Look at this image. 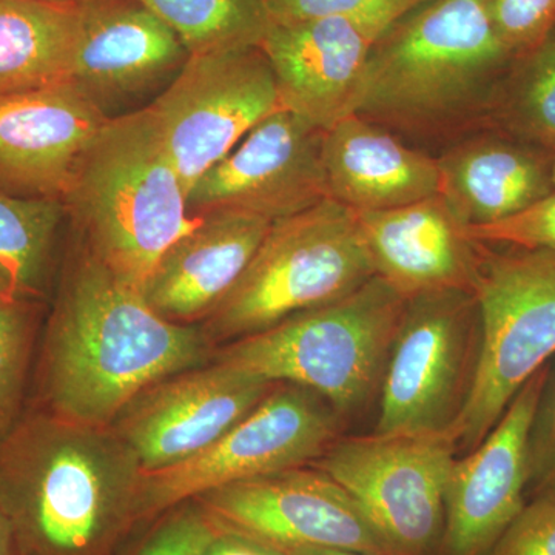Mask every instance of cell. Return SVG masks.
Wrapping results in <instances>:
<instances>
[{"instance_id": "33", "label": "cell", "mask_w": 555, "mask_h": 555, "mask_svg": "<svg viewBox=\"0 0 555 555\" xmlns=\"http://www.w3.org/2000/svg\"><path fill=\"white\" fill-rule=\"evenodd\" d=\"M528 494L555 492V371L547 374L528 440Z\"/></svg>"}, {"instance_id": "12", "label": "cell", "mask_w": 555, "mask_h": 555, "mask_svg": "<svg viewBox=\"0 0 555 555\" xmlns=\"http://www.w3.org/2000/svg\"><path fill=\"white\" fill-rule=\"evenodd\" d=\"M198 503L221 529L280 550L317 546L396 555L357 500L315 466L221 486L199 495Z\"/></svg>"}, {"instance_id": "5", "label": "cell", "mask_w": 555, "mask_h": 555, "mask_svg": "<svg viewBox=\"0 0 555 555\" xmlns=\"http://www.w3.org/2000/svg\"><path fill=\"white\" fill-rule=\"evenodd\" d=\"M406 302L374 276L346 297L233 339L211 361L305 387L347 418L379 396Z\"/></svg>"}, {"instance_id": "26", "label": "cell", "mask_w": 555, "mask_h": 555, "mask_svg": "<svg viewBox=\"0 0 555 555\" xmlns=\"http://www.w3.org/2000/svg\"><path fill=\"white\" fill-rule=\"evenodd\" d=\"M177 33L190 54L259 47L269 0H138Z\"/></svg>"}, {"instance_id": "18", "label": "cell", "mask_w": 555, "mask_h": 555, "mask_svg": "<svg viewBox=\"0 0 555 555\" xmlns=\"http://www.w3.org/2000/svg\"><path fill=\"white\" fill-rule=\"evenodd\" d=\"M189 50L138 0H80L69 82L105 116L152 93L181 72Z\"/></svg>"}, {"instance_id": "24", "label": "cell", "mask_w": 555, "mask_h": 555, "mask_svg": "<svg viewBox=\"0 0 555 555\" xmlns=\"http://www.w3.org/2000/svg\"><path fill=\"white\" fill-rule=\"evenodd\" d=\"M64 204L0 192V297L46 305L60 272Z\"/></svg>"}, {"instance_id": "8", "label": "cell", "mask_w": 555, "mask_h": 555, "mask_svg": "<svg viewBox=\"0 0 555 555\" xmlns=\"http://www.w3.org/2000/svg\"><path fill=\"white\" fill-rule=\"evenodd\" d=\"M481 323L470 291L409 298L390 349L375 434L455 430L476 379Z\"/></svg>"}, {"instance_id": "6", "label": "cell", "mask_w": 555, "mask_h": 555, "mask_svg": "<svg viewBox=\"0 0 555 555\" xmlns=\"http://www.w3.org/2000/svg\"><path fill=\"white\" fill-rule=\"evenodd\" d=\"M374 276L357 211L324 199L270 225L203 331L210 343L247 337L346 297Z\"/></svg>"}, {"instance_id": "29", "label": "cell", "mask_w": 555, "mask_h": 555, "mask_svg": "<svg viewBox=\"0 0 555 555\" xmlns=\"http://www.w3.org/2000/svg\"><path fill=\"white\" fill-rule=\"evenodd\" d=\"M422 0H269L272 24L356 17L393 24Z\"/></svg>"}, {"instance_id": "23", "label": "cell", "mask_w": 555, "mask_h": 555, "mask_svg": "<svg viewBox=\"0 0 555 555\" xmlns=\"http://www.w3.org/2000/svg\"><path fill=\"white\" fill-rule=\"evenodd\" d=\"M80 0H0V96L69 82Z\"/></svg>"}, {"instance_id": "37", "label": "cell", "mask_w": 555, "mask_h": 555, "mask_svg": "<svg viewBox=\"0 0 555 555\" xmlns=\"http://www.w3.org/2000/svg\"><path fill=\"white\" fill-rule=\"evenodd\" d=\"M553 185H554V190H555V158L553 160Z\"/></svg>"}, {"instance_id": "25", "label": "cell", "mask_w": 555, "mask_h": 555, "mask_svg": "<svg viewBox=\"0 0 555 555\" xmlns=\"http://www.w3.org/2000/svg\"><path fill=\"white\" fill-rule=\"evenodd\" d=\"M491 130L555 158V25L514 61L500 90Z\"/></svg>"}, {"instance_id": "34", "label": "cell", "mask_w": 555, "mask_h": 555, "mask_svg": "<svg viewBox=\"0 0 555 555\" xmlns=\"http://www.w3.org/2000/svg\"><path fill=\"white\" fill-rule=\"evenodd\" d=\"M207 555H288L280 547L259 542L238 532L225 531L217 537Z\"/></svg>"}, {"instance_id": "28", "label": "cell", "mask_w": 555, "mask_h": 555, "mask_svg": "<svg viewBox=\"0 0 555 555\" xmlns=\"http://www.w3.org/2000/svg\"><path fill=\"white\" fill-rule=\"evenodd\" d=\"M465 230L470 240L488 246L555 251V192L513 217Z\"/></svg>"}, {"instance_id": "15", "label": "cell", "mask_w": 555, "mask_h": 555, "mask_svg": "<svg viewBox=\"0 0 555 555\" xmlns=\"http://www.w3.org/2000/svg\"><path fill=\"white\" fill-rule=\"evenodd\" d=\"M550 364L535 372L485 440L459 455L444 492L440 555H488L528 495V440Z\"/></svg>"}, {"instance_id": "31", "label": "cell", "mask_w": 555, "mask_h": 555, "mask_svg": "<svg viewBox=\"0 0 555 555\" xmlns=\"http://www.w3.org/2000/svg\"><path fill=\"white\" fill-rule=\"evenodd\" d=\"M496 31L514 53L537 46L555 25V0H488Z\"/></svg>"}, {"instance_id": "20", "label": "cell", "mask_w": 555, "mask_h": 555, "mask_svg": "<svg viewBox=\"0 0 555 555\" xmlns=\"http://www.w3.org/2000/svg\"><path fill=\"white\" fill-rule=\"evenodd\" d=\"M268 219L221 210L201 217L156 262L142 298L171 323L207 320L266 238Z\"/></svg>"}, {"instance_id": "36", "label": "cell", "mask_w": 555, "mask_h": 555, "mask_svg": "<svg viewBox=\"0 0 555 555\" xmlns=\"http://www.w3.org/2000/svg\"><path fill=\"white\" fill-rule=\"evenodd\" d=\"M288 555H374L357 551L335 550V547L299 546L283 550Z\"/></svg>"}, {"instance_id": "30", "label": "cell", "mask_w": 555, "mask_h": 555, "mask_svg": "<svg viewBox=\"0 0 555 555\" xmlns=\"http://www.w3.org/2000/svg\"><path fill=\"white\" fill-rule=\"evenodd\" d=\"M221 531L199 503L185 505L153 532L137 555H207Z\"/></svg>"}, {"instance_id": "10", "label": "cell", "mask_w": 555, "mask_h": 555, "mask_svg": "<svg viewBox=\"0 0 555 555\" xmlns=\"http://www.w3.org/2000/svg\"><path fill=\"white\" fill-rule=\"evenodd\" d=\"M459 456L455 430L339 437L312 466L357 500L396 555L440 545L444 492Z\"/></svg>"}, {"instance_id": "7", "label": "cell", "mask_w": 555, "mask_h": 555, "mask_svg": "<svg viewBox=\"0 0 555 555\" xmlns=\"http://www.w3.org/2000/svg\"><path fill=\"white\" fill-rule=\"evenodd\" d=\"M473 292L480 358L455 427L459 455L485 440L518 390L555 356V251L481 244Z\"/></svg>"}, {"instance_id": "21", "label": "cell", "mask_w": 555, "mask_h": 555, "mask_svg": "<svg viewBox=\"0 0 555 555\" xmlns=\"http://www.w3.org/2000/svg\"><path fill=\"white\" fill-rule=\"evenodd\" d=\"M553 160L502 131H478L438 153V195L465 228L492 224L555 192Z\"/></svg>"}, {"instance_id": "9", "label": "cell", "mask_w": 555, "mask_h": 555, "mask_svg": "<svg viewBox=\"0 0 555 555\" xmlns=\"http://www.w3.org/2000/svg\"><path fill=\"white\" fill-rule=\"evenodd\" d=\"M345 420L312 390L276 385L198 454L142 473L138 518L164 513L221 486L312 465L341 437Z\"/></svg>"}, {"instance_id": "3", "label": "cell", "mask_w": 555, "mask_h": 555, "mask_svg": "<svg viewBox=\"0 0 555 555\" xmlns=\"http://www.w3.org/2000/svg\"><path fill=\"white\" fill-rule=\"evenodd\" d=\"M142 467L113 426L27 404L0 438V506L21 555H102L138 518Z\"/></svg>"}, {"instance_id": "4", "label": "cell", "mask_w": 555, "mask_h": 555, "mask_svg": "<svg viewBox=\"0 0 555 555\" xmlns=\"http://www.w3.org/2000/svg\"><path fill=\"white\" fill-rule=\"evenodd\" d=\"M64 206L91 255L139 292L164 251L199 221L145 108L105 122Z\"/></svg>"}, {"instance_id": "35", "label": "cell", "mask_w": 555, "mask_h": 555, "mask_svg": "<svg viewBox=\"0 0 555 555\" xmlns=\"http://www.w3.org/2000/svg\"><path fill=\"white\" fill-rule=\"evenodd\" d=\"M0 555H21L13 525L2 506H0Z\"/></svg>"}, {"instance_id": "1", "label": "cell", "mask_w": 555, "mask_h": 555, "mask_svg": "<svg viewBox=\"0 0 555 555\" xmlns=\"http://www.w3.org/2000/svg\"><path fill=\"white\" fill-rule=\"evenodd\" d=\"M40 331L28 404L90 426H113L147 387L201 366L203 328L150 309L82 244L69 251Z\"/></svg>"}, {"instance_id": "14", "label": "cell", "mask_w": 555, "mask_h": 555, "mask_svg": "<svg viewBox=\"0 0 555 555\" xmlns=\"http://www.w3.org/2000/svg\"><path fill=\"white\" fill-rule=\"evenodd\" d=\"M276 385L211 361L160 379L120 412L113 429L142 473L177 465L218 440Z\"/></svg>"}, {"instance_id": "16", "label": "cell", "mask_w": 555, "mask_h": 555, "mask_svg": "<svg viewBox=\"0 0 555 555\" xmlns=\"http://www.w3.org/2000/svg\"><path fill=\"white\" fill-rule=\"evenodd\" d=\"M108 119L73 82L0 96V192L64 204Z\"/></svg>"}, {"instance_id": "27", "label": "cell", "mask_w": 555, "mask_h": 555, "mask_svg": "<svg viewBox=\"0 0 555 555\" xmlns=\"http://www.w3.org/2000/svg\"><path fill=\"white\" fill-rule=\"evenodd\" d=\"M43 309L0 297V438L27 408Z\"/></svg>"}, {"instance_id": "32", "label": "cell", "mask_w": 555, "mask_h": 555, "mask_svg": "<svg viewBox=\"0 0 555 555\" xmlns=\"http://www.w3.org/2000/svg\"><path fill=\"white\" fill-rule=\"evenodd\" d=\"M488 555H555V492L532 496Z\"/></svg>"}, {"instance_id": "13", "label": "cell", "mask_w": 555, "mask_h": 555, "mask_svg": "<svg viewBox=\"0 0 555 555\" xmlns=\"http://www.w3.org/2000/svg\"><path fill=\"white\" fill-rule=\"evenodd\" d=\"M324 133L288 109L272 113L189 190L190 217L233 210L273 224L328 199Z\"/></svg>"}, {"instance_id": "19", "label": "cell", "mask_w": 555, "mask_h": 555, "mask_svg": "<svg viewBox=\"0 0 555 555\" xmlns=\"http://www.w3.org/2000/svg\"><path fill=\"white\" fill-rule=\"evenodd\" d=\"M357 215L375 275L401 297L454 288L473 292L481 244L466 235L440 195Z\"/></svg>"}, {"instance_id": "38", "label": "cell", "mask_w": 555, "mask_h": 555, "mask_svg": "<svg viewBox=\"0 0 555 555\" xmlns=\"http://www.w3.org/2000/svg\"><path fill=\"white\" fill-rule=\"evenodd\" d=\"M60 2H69V0H60Z\"/></svg>"}, {"instance_id": "17", "label": "cell", "mask_w": 555, "mask_h": 555, "mask_svg": "<svg viewBox=\"0 0 555 555\" xmlns=\"http://www.w3.org/2000/svg\"><path fill=\"white\" fill-rule=\"evenodd\" d=\"M390 25L356 17L270 25L259 47L281 107L324 131L353 115L371 51Z\"/></svg>"}, {"instance_id": "22", "label": "cell", "mask_w": 555, "mask_h": 555, "mask_svg": "<svg viewBox=\"0 0 555 555\" xmlns=\"http://www.w3.org/2000/svg\"><path fill=\"white\" fill-rule=\"evenodd\" d=\"M323 164L328 199L353 211L390 210L440 193L437 156L357 115L326 130Z\"/></svg>"}, {"instance_id": "11", "label": "cell", "mask_w": 555, "mask_h": 555, "mask_svg": "<svg viewBox=\"0 0 555 555\" xmlns=\"http://www.w3.org/2000/svg\"><path fill=\"white\" fill-rule=\"evenodd\" d=\"M280 108L275 75L261 47L190 54L145 107L185 193Z\"/></svg>"}, {"instance_id": "2", "label": "cell", "mask_w": 555, "mask_h": 555, "mask_svg": "<svg viewBox=\"0 0 555 555\" xmlns=\"http://www.w3.org/2000/svg\"><path fill=\"white\" fill-rule=\"evenodd\" d=\"M516 57L488 0H422L375 42L353 115L437 156L492 129Z\"/></svg>"}]
</instances>
